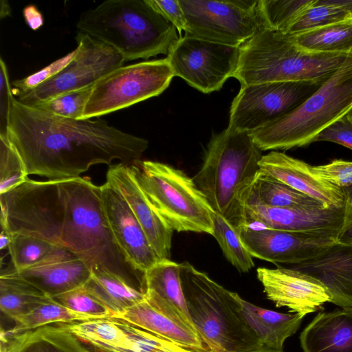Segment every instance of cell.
Here are the masks:
<instances>
[{
	"instance_id": "cell-37",
	"label": "cell",
	"mask_w": 352,
	"mask_h": 352,
	"mask_svg": "<svg viewBox=\"0 0 352 352\" xmlns=\"http://www.w3.org/2000/svg\"><path fill=\"white\" fill-rule=\"evenodd\" d=\"M8 248L12 267L21 271L48 259L58 248L43 240L21 234H12Z\"/></svg>"
},
{
	"instance_id": "cell-27",
	"label": "cell",
	"mask_w": 352,
	"mask_h": 352,
	"mask_svg": "<svg viewBox=\"0 0 352 352\" xmlns=\"http://www.w3.org/2000/svg\"><path fill=\"white\" fill-rule=\"evenodd\" d=\"M244 315L263 347L283 351L285 341L296 333L305 316L264 309L241 298Z\"/></svg>"
},
{
	"instance_id": "cell-4",
	"label": "cell",
	"mask_w": 352,
	"mask_h": 352,
	"mask_svg": "<svg viewBox=\"0 0 352 352\" xmlns=\"http://www.w3.org/2000/svg\"><path fill=\"white\" fill-rule=\"evenodd\" d=\"M79 32L113 48L125 61L168 54L177 29L146 0H108L82 12Z\"/></svg>"
},
{
	"instance_id": "cell-28",
	"label": "cell",
	"mask_w": 352,
	"mask_h": 352,
	"mask_svg": "<svg viewBox=\"0 0 352 352\" xmlns=\"http://www.w3.org/2000/svg\"><path fill=\"white\" fill-rule=\"evenodd\" d=\"M116 316L145 298L146 293L124 278L107 272H94L83 286Z\"/></svg>"
},
{
	"instance_id": "cell-13",
	"label": "cell",
	"mask_w": 352,
	"mask_h": 352,
	"mask_svg": "<svg viewBox=\"0 0 352 352\" xmlns=\"http://www.w3.org/2000/svg\"><path fill=\"white\" fill-rule=\"evenodd\" d=\"M240 47L204 39L180 36L171 46L167 59L174 76L204 94L219 90L233 77Z\"/></svg>"
},
{
	"instance_id": "cell-51",
	"label": "cell",
	"mask_w": 352,
	"mask_h": 352,
	"mask_svg": "<svg viewBox=\"0 0 352 352\" xmlns=\"http://www.w3.org/2000/svg\"><path fill=\"white\" fill-rule=\"evenodd\" d=\"M248 352H284L283 351H278V350H274L271 349H268L266 347H263L258 350H254L252 351H248Z\"/></svg>"
},
{
	"instance_id": "cell-40",
	"label": "cell",
	"mask_w": 352,
	"mask_h": 352,
	"mask_svg": "<svg viewBox=\"0 0 352 352\" xmlns=\"http://www.w3.org/2000/svg\"><path fill=\"white\" fill-rule=\"evenodd\" d=\"M52 298L69 309L94 319L113 316L111 311L84 287Z\"/></svg>"
},
{
	"instance_id": "cell-6",
	"label": "cell",
	"mask_w": 352,
	"mask_h": 352,
	"mask_svg": "<svg viewBox=\"0 0 352 352\" xmlns=\"http://www.w3.org/2000/svg\"><path fill=\"white\" fill-rule=\"evenodd\" d=\"M233 77L241 86L254 84L326 81L351 55L309 52L292 36L262 28L240 47Z\"/></svg>"
},
{
	"instance_id": "cell-25",
	"label": "cell",
	"mask_w": 352,
	"mask_h": 352,
	"mask_svg": "<svg viewBox=\"0 0 352 352\" xmlns=\"http://www.w3.org/2000/svg\"><path fill=\"white\" fill-rule=\"evenodd\" d=\"M302 352H352V307L319 312L300 335Z\"/></svg>"
},
{
	"instance_id": "cell-46",
	"label": "cell",
	"mask_w": 352,
	"mask_h": 352,
	"mask_svg": "<svg viewBox=\"0 0 352 352\" xmlns=\"http://www.w3.org/2000/svg\"><path fill=\"white\" fill-rule=\"evenodd\" d=\"M24 19L27 25L33 30H37L43 26L44 20L42 14L34 5H28L23 10Z\"/></svg>"
},
{
	"instance_id": "cell-10",
	"label": "cell",
	"mask_w": 352,
	"mask_h": 352,
	"mask_svg": "<svg viewBox=\"0 0 352 352\" xmlns=\"http://www.w3.org/2000/svg\"><path fill=\"white\" fill-rule=\"evenodd\" d=\"M173 77L167 58L121 66L94 85L81 120L99 118L159 96Z\"/></svg>"
},
{
	"instance_id": "cell-18",
	"label": "cell",
	"mask_w": 352,
	"mask_h": 352,
	"mask_svg": "<svg viewBox=\"0 0 352 352\" xmlns=\"http://www.w3.org/2000/svg\"><path fill=\"white\" fill-rule=\"evenodd\" d=\"M100 192L104 216L118 245L128 262L144 273L161 260L119 190L106 181Z\"/></svg>"
},
{
	"instance_id": "cell-41",
	"label": "cell",
	"mask_w": 352,
	"mask_h": 352,
	"mask_svg": "<svg viewBox=\"0 0 352 352\" xmlns=\"http://www.w3.org/2000/svg\"><path fill=\"white\" fill-rule=\"evenodd\" d=\"M76 49L65 56L54 60L42 69L22 79L12 81V85L16 94L26 93L34 89L45 81L52 78L64 69L74 58Z\"/></svg>"
},
{
	"instance_id": "cell-19",
	"label": "cell",
	"mask_w": 352,
	"mask_h": 352,
	"mask_svg": "<svg viewBox=\"0 0 352 352\" xmlns=\"http://www.w3.org/2000/svg\"><path fill=\"white\" fill-rule=\"evenodd\" d=\"M195 352H208L192 322L173 305L146 293L140 302L113 316Z\"/></svg>"
},
{
	"instance_id": "cell-12",
	"label": "cell",
	"mask_w": 352,
	"mask_h": 352,
	"mask_svg": "<svg viewBox=\"0 0 352 352\" xmlns=\"http://www.w3.org/2000/svg\"><path fill=\"white\" fill-rule=\"evenodd\" d=\"M325 81L273 82L241 86L233 99L228 128L251 133L291 113Z\"/></svg>"
},
{
	"instance_id": "cell-15",
	"label": "cell",
	"mask_w": 352,
	"mask_h": 352,
	"mask_svg": "<svg viewBox=\"0 0 352 352\" xmlns=\"http://www.w3.org/2000/svg\"><path fill=\"white\" fill-rule=\"evenodd\" d=\"M340 232H290L243 228L239 234L252 257L279 267L298 264L318 256L338 240Z\"/></svg>"
},
{
	"instance_id": "cell-43",
	"label": "cell",
	"mask_w": 352,
	"mask_h": 352,
	"mask_svg": "<svg viewBox=\"0 0 352 352\" xmlns=\"http://www.w3.org/2000/svg\"><path fill=\"white\" fill-rule=\"evenodd\" d=\"M330 142L352 150V111L320 133L313 142Z\"/></svg>"
},
{
	"instance_id": "cell-16",
	"label": "cell",
	"mask_w": 352,
	"mask_h": 352,
	"mask_svg": "<svg viewBox=\"0 0 352 352\" xmlns=\"http://www.w3.org/2000/svg\"><path fill=\"white\" fill-rule=\"evenodd\" d=\"M103 352H195L118 318L62 324Z\"/></svg>"
},
{
	"instance_id": "cell-31",
	"label": "cell",
	"mask_w": 352,
	"mask_h": 352,
	"mask_svg": "<svg viewBox=\"0 0 352 352\" xmlns=\"http://www.w3.org/2000/svg\"><path fill=\"white\" fill-rule=\"evenodd\" d=\"M249 203L280 208L323 206L312 197L261 172L254 184Z\"/></svg>"
},
{
	"instance_id": "cell-50",
	"label": "cell",
	"mask_w": 352,
	"mask_h": 352,
	"mask_svg": "<svg viewBox=\"0 0 352 352\" xmlns=\"http://www.w3.org/2000/svg\"><path fill=\"white\" fill-rule=\"evenodd\" d=\"M347 204L352 207V185L344 189Z\"/></svg>"
},
{
	"instance_id": "cell-9",
	"label": "cell",
	"mask_w": 352,
	"mask_h": 352,
	"mask_svg": "<svg viewBox=\"0 0 352 352\" xmlns=\"http://www.w3.org/2000/svg\"><path fill=\"white\" fill-rule=\"evenodd\" d=\"M1 230L33 236L64 248L60 231L64 214L60 179H28L0 195Z\"/></svg>"
},
{
	"instance_id": "cell-36",
	"label": "cell",
	"mask_w": 352,
	"mask_h": 352,
	"mask_svg": "<svg viewBox=\"0 0 352 352\" xmlns=\"http://www.w3.org/2000/svg\"><path fill=\"white\" fill-rule=\"evenodd\" d=\"M212 236L218 242L226 259L240 272L254 267L252 256L243 243L239 232L223 217L212 212Z\"/></svg>"
},
{
	"instance_id": "cell-39",
	"label": "cell",
	"mask_w": 352,
	"mask_h": 352,
	"mask_svg": "<svg viewBox=\"0 0 352 352\" xmlns=\"http://www.w3.org/2000/svg\"><path fill=\"white\" fill-rule=\"evenodd\" d=\"M93 86L63 94L31 106L63 118L81 120Z\"/></svg>"
},
{
	"instance_id": "cell-26",
	"label": "cell",
	"mask_w": 352,
	"mask_h": 352,
	"mask_svg": "<svg viewBox=\"0 0 352 352\" xmlns=\"http://www.w3.org/2000/svg\"><path fill=\"white\" fill-rule=\"evenodd\" d=\"M58 324L17 333L1 330V343L7 352H94L63 324Z\"/></svg>"
},
{
	"instance_id": "cell-29",
	"label": "cell",
	"mask_w": 352,
	"mask_h": 352,
	"mask_svg": "<svg viewBox=\"0 0 352 352\" xmlns=\"http://www.w3.org/2000/svg\"><path fill=\"white\" fill-rule=\"evenodd\" d=\"M50 296L16 274L13 268L2 270L0 276V309L10 319L25 315Z\"/></svg>"
},
{
	"instance_id": "cell-24",
	"label": "cell",
	"mask_w": 352,
	"mask_h": 352,
	"mask_svg": "<svg viewBox=\"0 0 352 352\" xmlns=\"http://www.w3.org/2000/svg\"><path fill=\"white\" fill-rule=\"evenodd\" d=\"M13 270L52 298L83 287L91 275L87 265L65 248L46 262L23 270Z\"/></svg>"
},
{
	"instance_id": "cell-17",
	"label": "cell",
	"mask_w": 352,
	"mask_h": 352,
	"mask_svg": "<svg viewBox=\"0 0 352 352\" xmlns=\"http://www.w3.org/2000/svg\"><path fill=\"white\" fill-rule=\"evenodd\" d=\"M256 274L267 298L277 307H285L291 312L305 316L322 309L324 303L331 302L327 287L300 271L285 267H259Z\"/></svg>"
},
{
	"instance_id": "cell-52",
	"label": "cell",
	"mask_w": 352,
	"mask_h": 352,
	"mask_svg": "<svg viewBox=\"0 0 352 352\" xmlns=\"http://www.w3.org/2000/svg\"><path fill=\"white\" fill-rule=\"evenodd\" d=\"M1 352H7L5 346L1 343Z\"/></svg>"
},
{
	"instance_id": "cell-45",
	"label": "cell",
	"mask_w": 352,
	"mask_h": 352,
	"mask_svg": "<svg viewBox=\"0 0 352 352\" xmlns=\"http://www.w3.org/2000/svg\"><path fill=\"white\" fill-rule=\"evenodd\" d=\"M157 13L170 23L179 32H185L186 19L179 0H146Z\"/></svg>"
},
{
	"instance_id": "cell-23",
	"label": "cell",
	"mask_w": 352,
	"mask_h": 352,
	"mask_svg": "<svg viewBox=\"0 0 352 352\" xmlns=\"http://www.w3.org/2000/svg\"><path fill=\"white\" fill-rule=\"evenodd\" d=\"M284 267L320 281L331 294V303L341 308L352 307V242L338 240L314 258Z\"/></svg>"
},
{
	"instance_id": "cell-11",
	"label": "cell",
	"mask_w": 352,
	"mask_h": 352,
	"mask_svg": "<svg viewBox=\"0 0 352 352\" xmlns=\"http://www.w3.org/2000/svg\"><path fill=\"white\" fill-rule=\"evenodd\" d=\"M185 35L240 47L263 28L258 1L179 0Z\"/></svg>"
},
{
	"instance_id": "cell-8",
	"label": "cell",
	"mask_w": 352,
	"mask_h": 352,
	"mask_svg": "<svg viewBox=\"0 0 352 352\" xmlns=\"http://www.w3.org/2000/svg\"><path fill=\"white\" fill-rule=\"evenodd\" d=\"M131 167L140 187L173 231L212 234L214 211L192 178L159 162L140 160Z\"/></svg>"
},
{
	"instance_id": "cell-33",
	"label": "cell",
	"mask_w": 352,
	"mask_h": 352,
	"mask_svg": "<svg viewBox=\"0 0 352 352\" xmlns=\"http://www.w3.org/2000/svg\"><path fill=\"white\" fill-rule=\"evenodd\" d=\"M93 319L72 311L49 297L28 314L16 318L14 327L6 331L17 333L54 323L67 324Z\"/></svg>"
},
{
	"instance_id": "cell-34",
	"label": "cell",
	"mask_w": 352,
	"mask_h": 352,
	"mask_svg": "<svg viewBox=\"0 0 352 352\" xmlns=\"http://www.w3.org/2000/svg\"><path fill=\"white\" fill-rule=\"evenodd\" d=\"M316 0H259L258 10L263 28L287 33Z\"/></svg>"
},
{
	"instance_id": "cell-1",
	"label": "cell",
	"mask_w": 352,
	"mask_h": 352,
	"mask_svg": "<svg viewBox=\"0 0 352 352\" xmlns=\"http://www.w3.org/2000/svg\"><path fill=\"white\" fill-rule=\"evenodd\" d=\"M8 136L29 175L49 180L80 177L96 164L114 160L133 164L147 140L124 132L100 118H63L12 100Z\"/></svg>"
},
{
	"instance_id": "cell-47",
	"label": "cell",
	"mask_w": 352,
	"mask_h": 352,
	"mask_svg": "<svg viewBox=\"0 0 352 352\" xmlns=\"http://www.w3.org/2000/svg\"><path fill=\"white\" fill-rule=\"evenodd\" d=\"M338 241L342 242H352V207L350 206V211L348 221L340 233Z\"/></svg>"
},
{
	"instance_id": "cell-38",
	"label": "cell",
	"mask_w": 352,
	"mask_h": 352,
	"mask_svg": "<svg viewBox=\"0 0 352 352\" xmlns=\"http://www.w3.org/2000/svg\"><path fill=\"white\" fill-rule=\"evenodd\" d=\"M29 179L24 164L8 138L0 137V195Z\"/></svg>"
},
{
	"instance_id": "cell-20",
	"label": "cell",
	"mask_w": 352,
	"mask_h": 352,
	"mask_svg": "<svg viewBox=\"0 0 352 352\" xmlns=\"http://www.w3.org/2000/svg\"><path fill=\"white\" fill-rule=\"evenodd\" d=\"M350 206L306 208H272L249 203L246 208L248 226L252 223L265 228L290 232H340L345 226Z\"/></svg>"
},
{
	"instance_id": "cell-7",
	"label": "cell",
	"mask_w": 352,
	"mask_h": 352,
	"mask_svg": "<svg viewBox=\"0 0 352 352\" xmlns=\"http://www.w3.org/2000/svg\"><path fill=\"white\" fill-rule=\"evenodd\" d=\"M351 111L352 55L298 107L250 134L262 151L305 146Z\"/></svg>"
},
{
	"instance_id": "cell-3",
	"label": "cell",
	"mask_w": 352,
	"mask_h": 352,
	"mask_svg": "<svg viewBox=\"0 0 352 352\" xmlns=\"http://www.w3.org/2000/svg\"><path fill=\"white\" fill-rule=\"evenodd\" d=\"M262 157L250 133L227 127L212 137L203 164L192 177L212 210L239 233L249 226L246 208Z\"/></svg>"
},
{
	"instance_id": "cell-42",
	"label": "cell",
	"mask_w": 352,
	"mask_h": 352,
	"mask_svg": "<svg viewBox=\"0 0 352 352\" xmlns=\"http://www.w3.org/2000/svg\"><path fill=\"white\" fill-rule=\"evenodd\" d=\"M315 175L330 184L344 189L352 185V161L334 160L320 166H309Z\"/></svg>"
},
{
	"instance_id": "cell-49",
	"label": "cell",
	"mask_w": 352,
	"mask_h": 352,
	"mask_svg": "<svg viewBox=\"0 0 352 352\" xmlns=\"http://www.w3.org/2000/svg\"><path fill=\"white\" fill-rule=\"evenodd\" d=\"M10 243V236L5 231L1 230L0 234V249L3 250L8 248Z\"/></svg>"
},
{
	"instance_id": "cell-48",
	"label": "cell",
	"mask_w": 352,
	"mask_h": 352,
	"mask_svg": "<svg viewBox=\"0 0 352 352\" xmlns=\"http://www.w3.org/2000/svg\"><path fill=\"white\" fill-rule=\"evenodd\" d=\"M11 15V8L7 1L0 2V18L3 19Z\"/></svg>"
},
{
	"instance_id": "cell-44",
	"label": "cell",
	"mask_w": 352,
	"mask_h": 352,
	"mask_svg": "<svg viewBox=\"0 0 352 352\" xmlns=\"http://www.w3.org/2000/svg\"><path fill=\"white\" fill-rule=\"evenodd\" d=\"M6 63L0 58V137L8 138L9 116L14 98Z\"/></svg>"
},
{
	"instance_id": "cell-32",
	"label": "cell",
	"mask_w": 352,
	"mask_h": 352,
	"mask_svg": "<svg viewBox=\"0 0 352 352\" xmlns=\"http://www.w3.org/2000/svg\"><path fill=\"white\" fill-rule=\"evenodd\" d=\"M292 36L298 45L309 52L352 55V20L318 28Z\"/></svg>"
},
{
	"instance_id": "cell-35",
	"label": "cell",
	"mask_w": 352,
	"mask_h": 352,
	"mask_svg": "<svg viewBox=\"0 0 352 352\" xmlns=\"http://www.w3.org/2000/svg\"><path fill=\"white\" fill-rule=\"evenodd\" d=\"M350 20H352V12L342 0H316L287 34L295 36L318 28Z\"/></svg>"
},
{
	"instance_id": "cell-22",
	"label": "cell",
	"mask_w": 352,
	"mask_h": 352,
	"mask_svg": "<svg viewBox=\"0 0 352 352\" xmlns=\"http://www.w3.org/2000/svg\"><path fill=\"white\" fill-rule=\"evenodd\" d=\"M261 172L320 202L325 207L346 205L344 189L315 175L310 164L284 153L272 151L263 155Z\"/></svg>"
},
{
	"instance_id": "cell-5",
	"label": "cell",
	"mask_w": 352,
	"mask_h": 352,
	"mask_svg": "<svg viewBox=\"0 0 352 352\" xmlns=\"http://www.w3.org/2000/svg\"><path fill=\"white\" fill-rule=\"evenodd\" d=\"M179 276L190 318L208 352H248L263 348L236 293L186 261L180 263Z\"/></svg>"
},
{
	"instance_id": "cell-2",
	"label": "cell",
	"mask_w": 352,
	"mask_h": 352,
	"mask_svg": "<svg viewBox=\"0 0 352 352\" xmlns=\"http://www.w3.org/2000/svg\"><path fill=\"white\" fill-rule=\"evenodd\" d=\"M64 205L60 239L94 272L118 276L146 292L144 273L135 270L118 245L103 211L100 186L87 177L60 179Z\"/></svg>"
},
{
	"instance_id": "cell-30",
	"label": "cell",
	"mask_w": 352,
	"mask_h": 352,
	"mask_svg": "<svg viewBox=\"0 0 352 352\" xmlns=\"http://www.w3.org/2000/svg\"><path fill=\"white\" fill-rule=\"evenodd\" d=\"M179 272L180 264L170 259L158 261L144 272L146 293L155 295L173 305L192 322L184 297Z\"/></svg>"
},
{
	"instance_id": "cell-14",
	"label": "cell",
	"mask_w": 352,
	"mask_h": 352,
	"mask_svg": "<svg viewBox=\"0 0 352 352\" xmlns=\"http://www.w3.org/2000/svg\"><path fill=\"white\" fill-rule=\"evenodd\" d=\"M76 39L78 45L73 60L34 89L16 94L19 102L31 106L94 85L103 76L123 66V56L113 48L79 32Z\"/></svg>"
},
{
	"instance_id": "cell-21",
	"label": "cell",
	"mask_w": 352,
	"mask_h": 352,
	"mask_svg": "<svg viewBox=\"0 0 352 352\" xmlns=\"http://www.w3.org/2000/svg\"><path fill=\"white\" fill-rule=\"evenodd\" d=\"M107 181L122 193L160 260H170L173 230L154 208L140 187L131 165H109Z\"/></svg>"
}]
</instances>
